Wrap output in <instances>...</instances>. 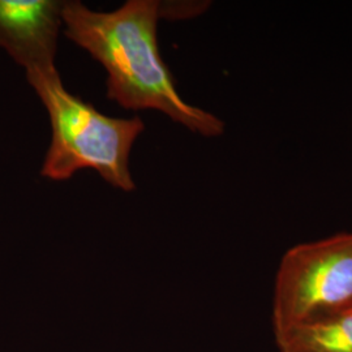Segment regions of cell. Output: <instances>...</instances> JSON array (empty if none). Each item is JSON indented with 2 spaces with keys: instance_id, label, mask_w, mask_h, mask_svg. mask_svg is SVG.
<instances>
[{
  "instance_id": "277c9868",
  "label": "cell",
  "mask_w": 352,
  "mask_h": 352,
  "mask_svg": "<svg viewBox=\"0 0 352 352\" xmlns=\"http://www.w3.org/2000/svg\"><path fill=\"white\" fill-rule=\"evenodd\" d=\"M63 7L60 0H0V47L26 75L56 69Z\"/></svg>"
},
{
  "instance_id": "3957f363",
  "label": "cell",
  "mask_w": 352,
  "mask_h": 352,
  "mask_svg": "<svg viewBox=\"0 0 352 352\" xmlns=\"http://www.w3.org/2000/svg\"><path fill=\"white\" fill-rule=\"evenodd\" d=\"M352 304V232L286 252L276 278L274 333Z\"/></svg>"
},
{
  "instance_id": "6da1fadb",
  "label": "cell",
  "mask_w": 352,
  "mask_h": 352,
  "mask_svg": "<svg viewBox=\"0 0 352 352\" xmlns=\"http://www.w3.org/2000/svg\"><path fill=\"white\" fill-rule=\"evenodd\" d=\"M161 3L128 0L113 12H94L81 1H64V34L104 67L107 98L126 110H157L206 138L225 132L213 113L176 91L175 80L157 42Z\"/></svg>"
},
{
  "instance_id": "7a4b0ae2",
  "label": "cell",
  "mask_w": 352,
  "mask_h": 352,
  "mask_svg": "<svg viewBox=\"0 0 352 352\" xmlns=\"http://www.w3.org/2000/svg\"><path fill=\"white\" fill-rule=\"evenodd\" d=\"M26 78L43 102L52 128L41 175L63 182L89 167L115 188L133 190L129 155L145 129L139 116L120 119L103 115L64 88L58 69Z\"/></svg>"
},
{
  "instance_id": "5b68a950",
  "label": "cell",
  "mask_w": 352,
  "mask_h": 352,
  "mask_svg": "<svg viewBox=\"0 0 352 352\" xmlns=\"http://www.w3.org/2000/svg\"><path fill=\"white\" fill-rule=\"evenodd\" d=\"M279 352H352V304L276 333Z\"/></svg>"
}]
</instances>
